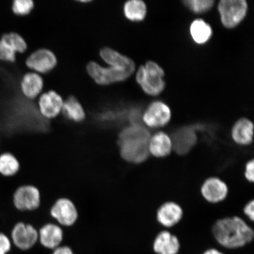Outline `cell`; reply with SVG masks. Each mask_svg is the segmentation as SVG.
<instances>
[{
  "mask_svg": "<svg viewBox=\"0 0 254 254\" xmlns=\"http://www.w3.org/2000/svg\"><path fill=\"white\" fill-rule=\"evenodd\" d=\"M1 40L10 47L15 53H23L27 49L26 41L18 33L4 34L1 37Z\"/></svg>",
  "mask_w": 254,
  "mask_h": 254,
  "instance_id": "25",
  "label": "cell"
},
{
  "mask_svg": "<svg viewBox=\"0 0 254 254\" xmlns=\"http://www.w3.org/2000/svg\"><path fill=\"white\" fill-rule=\"evenodd\" d=\"M49 214L52 221L63 228L74 227L79 217L77 205L72 199L66 196L56 199L50 206Z\"/></svg>",
  "mask_w": 254,
  "mask_h": 254,
  "instance_id": "5",
  "label": "cell"
},
{
  "mask_svg": "<svg viewBox=\"0 0 254 254\" xmlns=\"http://www.w3.org/2000/svg\"><path fill=\"white\" fill-rule=\"evenodd\" d=\"M211 232L216 243L225 250L242 249L254 241L253 228L237 216L215 221Z\"/></svg>",
  "mask_w": 254,
  "mask_h": 254,
  "instance_id": "1",
  "label": "cell"
},
{
  "mask_svg": "<svg viewBox=\"0 0 254 254\" xmlns=\"http://www.w3.org/2000/svg\"><path fill=\"white\" fill-rule=\"evenodd\" d=\"M190 34L196 44H204L211 39L212 30L208 23L201 19H198L190 24Z\"/></svg>",
  "mask_w": 254,
  "mask_h": 254,
  "instance_id": "23",
  "label": "cell"
},
{
  "mask_svg": "<svg viewBox=\"0 0 254 254\" xmlns=\"http://www.w3.org/2000/svg\"><path fill=\"white\" fill-rule=\"evenodd\" d=\"M201 193L206 201L216 204L227 198L228 187L227 184L219 178L209 177L203 183Z\"/></svg>",
  "mask_w": 254,
  "mask_h": 254,
  "instance_id": "12",
  "label": "cell"
},
{
  "mask_svg": "<svg viewBox=\"0 0 254 254\" xmlns=\"http://www.w3.org/2000/svg\"><path fill=\"white\" fill-rule=\"evenodd\" d=\"M10 239L18 249L30 250L39 243V230L31 222L18 221L12 228Z\"/></svg>",
  "mask_w": 254,
  "mask_h": 254,
  "instance_id": "7",
  "label": "cell"
},
{
  "mask_svg": "<svg viewBox=\"0 0 254 254\" xmlns=\"http://www.w3.org/2000/svg\"><path fill=\"white\" fill-rule=\"evenodd\" d=\"M63 103L62 97L56 92H47L40 98L39 105L40 113L44 119H55L61 112Z\"/></svg>",
  "mask_w": 254,
  "mask_h": 254,
  "instance_id": "16",
  "label": "cell"
},
{
  "mask_svg": "<svg viewBox=\"0 0 254 254\" xmlns=\"http://www.w3.org/2000/svg\"><path fill=\"white\" fill-rule=\"evenodd\" d=\"M57 64L56 57L52 51L40 49L28 57L26 65L28 68L41 73H47L53 70Z\"/></svg>",
  "mask_w": 254,
  "mask_h": 254,
  "instance_id": "13",
  "label": "cell"
},
{
  "mask_svg": "<svg viewBox=\"0 0 254 254\" xmlns=\"http://www.w3.org/2000/svg\"><path fill=\"white\" fill-rule=\"evenodd\" d=\"M43 79L36 73L28 72L23 76L21 81L22 93L28 98L34 99L43 88Z\"/></svg>",
  "mask_w": 254,
  "mask_h": 254,
  "instance_id": "20",
  "label": "cell"
},
{
  "mask_svg": "<svg viewBox=\"0 0 254 254\" xmlns=\"http://www.w3.org/2000/svg\"><path fill=\"white\" fill-rule=\"evenodd\" d=\"M183 2L190 10L196 14L204 13L213 7L214 4V1L211 0H187Z\"/></svg>",
  "mask_w": 254,
  "mask_h": 254,
  "instance_id": "26",
  "label": "cell"
},
{
  "mask_svg": "<svg viewBox=\"0 0 254 254\" xmlns=\"http://www.w3.org/2000/svg\"><path fill=\"white\" fill-rule=\"evenodd\" d=\"M245 177L250 183L254 181V159L247 162L245 167Z\"/></svg>",
  "mask_w": 254,
  "mask_h": 254,
  "instance_id": "30",
  "label": "cell"
},
{
  "mask_svg": "<svg viewBox=\"0 0 254 254\" xmlns=\"http://www.w3.org/2000/svg\"><path fill=\"white\" fill-rule=\"evenodd\" d=\"M244 248H250V249H252L254 250V248L252 246H247ZM242 249H243V248H242ZM238 250H240V249H238ZM236 250H235L234 252L233 253H232L231 254H233L234 253L236 252Z\"/></svg>",
  "mask_w": 254,
  "mask_h": 254,
  "instance_id": "34",
  "label": "cell"
},
{
  "mask_svg": "<svg viewBox=\"0 0 254 254\" xmlns=\"http://www.w3.org/2000/svg\"><path fill=\"white\" fill-rule=\"evenodd\" d=\"M11 201L18 212L31 213L39 210L42 205V193L36 185L25 183L15 189Z\"/></svg>",
  "mask_w": 254,
  "mask_h": 254,
  "instance_id": "4",
  "label": "cell"
},
{
  "mask_svg": "<svg viewBox=\"0 0 254 254\" xmlns=\"http://www.w3.org/2000/svg\"><path fill=\"white\" fill-rule=\"evenodd\" d=\"M16 60V53L4 41L0 39V61L14 63Z\"/></svg>",
  "mask_w": 254,
  "mask_h": 254,
  "instance_id": "28",
  "label": "cell"
},
{
  "mask_svg": "<svg viewBox=\"0 0 254 254\" xmlns=\"http://www.w3.org/2000/svg\"><path fill=\"white\" fill-rule=\"evenodd\" d=\"M124 13L130 21H141L147 14V6L141 0H130L124 6Z\"/></svg>",
  "mask_w": 254,
  "mask_h": 254,
  "instance_id": "24",
  "label": "cell"
},
{
  "mask_svg": "<svg viewBox=\"0 0 254 254\" xmlns=\"http://www.w3.org/2000/svg\"><path fill=\"white\" fill-rule=\"evenodd\" d=\"M151 134L141 125H131L119 135V154L123 160L133 164L144 163L149 157Z\"/></svg>",
  "mask_w": 254,
  "mask_h": 254,
  "instance_id": "2",
  "label": "cell"
},
{
  "mask_svg": "<svg viewBox=\"0 0 254 254\" xmlns=\"http://www.w3.org/2000/svg\"><path fill=\"white\" fill-rule=\"evenodd\" d=\"M173 151L180 155H186L197 142L195 127H184L176 130L171 136Z\"/></svg>",
  "mask_w": 254,
  "mask_h": 254,
  "instance_id": "11",
  "label": "cell"
},
{
  "mask_svg": "<svg viewBox=\"0 0 254 254\" xmlns=\"http://www.w3.org/2000/svg\"><path fill=\"white\" fill-rule=\"evenodd\" d=\"M244 214L249 217L250 220L252 222L254 220V201L252 199V201L248 202L244 208Z\"/></svg>",
  "mask_w": 254,
  "mask_h": 254,
  "instance_id": "31",
  "label": "cell"
},
{
  "mask_svg": "<svg viewBox=\"0 0 254 254\" xmlns=\"http://www.w3.org/2000/svg\"><path fill=\"white\" fill-rule=\"evenodd\" d=\"M52 254H75L71 247L62 245L52 251Z\"/></svg>",
  "mask_w": 254,
  "mask_h": 254,
  "instance_id": "32",
  "label": "cell"
},
{
  "mask_svg": "<svg viewBox=\"0 0 254 254\" xmlns=\"http://www.w3.org/2000/svg\"><path fill=\"white\" fill-rule=\"evenodd\" d=\"M164 75V69L157 63L150 61L138 68L136 80L146 94L157 96L164 91L166 86L163 79Z\"/></svg>",
  "mask_w": 254,
  "mask_h": 254,
  "instance_id": "3",
  "label": "cell"
},
{
  "mask_svg": "<svg viewBox=\"0 0 254 254\" xmlns=\"http://www.w3.org/2000/svg\"><path fill=\"white\" fill-rule=\"evenodd\" d=\"M171 118V110L167 104L156 101L152 103L142 116L145 125L150 128H160L166 126Z\"/></svg>",
  "mask_w": 254,
  "mask_h": 254,
  "instance_id": "10",
  "label": "cell"
},
{
  "mask_svg": "<svg viewBox=\"0 0 254 254\" xmlns=\"http://www.w3.org/2000/svg\"><path fill=\"white\" fill-rule=\"evenodd\" d=\"M100 55L110 66L125 69L135 67V64L131 59L111 48H103L100 50Z\"/></svg>",
  "mask_w": 254,
  "mask_h": 254,
  "instance_id": "19",
  "label": "cell"
},
{
  "mask_svg": "<svg viewBox=\"0 0 254 254\" xmlns=\"http://www.w3.org/2000/svg\"><path fill=\"white\" fill-rule=\"evenodd\" d=\"M182 206L177 203L168 201L164 203L157 211V220L161 226L171 229L179 223L183 217Z\"/></svg>",
  "mask_w": 254,
  "mask_h": 254,
  "instance_id": "14",
  "label": "cell"
},
{
  "mask_svg": "<svg viewBox=\"0 0 254 254\" xmlns=\"http://www.w3.org/2000/svg\"><path fill=\"white\" fill-rule=\"evenodd\" d=\"M62 111L63 115L71 122L79 123L83 122L85 119V113L83 107L74 97H69L63 103Z\"/></svg>",
  "mask_w": 254,
  "mask_h": 254,
  "instance_id": "22",
  "label": "cell"
},
{
  "mask_svg": "<svg viewBox=\"0 0 254 254\" xmlns=\"http://www.w3.org/2000/svg\"><path fill=\"white\" fill-rule=\"evenodd\" d=\"M248 4L245 0H222L218 4L222 24L227 28H233L244 20Z\"/></svg>",
  "mask_w": 254,
  "mask_h": 254,
  "instance_id": "8",
  "label": "cell"
},
{
  "mask_svg": "<svg viewBox=\"0 0 254 254\" xmlns=\"http://www.w3.org/2000/svg\"><path fill=\"white\" fill-rule=\"evenodd\" d=\"M148 150L150 155L156 158L168 156L173 151L171 136L164 132H158L151 136L149 141Z\"/></svg>",
  "mask_w": 254,
  "mask_h": 254,
  "instance_id": "17",
  "label": "cell"
},
{
  "mask_svg": "<svg viewBox=\"0 0 254 254\" xmlns=\"http://www.w3.org/2000/svg\"><path fill=\"white\" fill-rule=\"evenodd\" d=\"M12 242L7 234L0 233V254H7L10 252Z\"/></svg>",
  "mask_w": 254,
  "mask_h": 254,
  "instance_id": "29",
  "label": "cell"
},
{
  "mask_svg": "<svg viewBox=\"0 0 254 254\" xmlns=\"http://www.w3.org/2000/svg\"><path fill=\"white\" fill-rule=\"evenodd\" d=\"M202 254H224L221 251L215 249V248H211L205 251Z\"/></svg>",
  "mask_w": 254,
  "mask_h": 254,
  "instance_id": "33",
  "label": "cell"
},
{
  "mask_svg": "<svg viewBox=\"0 0 254 254\" xmlns=\"http://www.w3.org/2000/svg\"><path fill=\"white\" fill-rule=\"evenodd\" d=\"M180 248L179 238L168 230L159 231L152 243V250L156 254H178Z\"/></svg>",
  "mask_w": 254,
  "mask_h": 254,
  "instance_id": "15",
  "label": "cell"
},
{
  "mask_svg": "<svg viewBox=\"0 0 254 254\" xmlns=\"http://www.w3.org/2000/svg\"><path fill=\"white\" fill-rule=\"evenodd\" d=\"M39 243L44 249L53 250L62 245L64 229L53 221H47L38 228Z\"/></svg>",
  "mask_w": 254,
  "mask_h": 254,
  "instance_id": "9",
  "label": "cell"
},
{
  "mask_svg": "<svg viewBox=\"0 0 254 254\" xmlns=\"http://www.w3.org/2000/svg\"><path fill=\"white\" fill-rule=\"evenodd\" d=\"M21 169L20 160L11 152L6 151L0 154V175L5 178L17 176Z\"/></svg>",
  "mask_w": 254,
  "mask_h": 254,
  "instance_id": "21",
  "label": "cell"
},
{
  "mask_svg": "<svg viewBox=\"0 0 254 254\" xmlns=\"http://www.w3.org/2000/svg\"><path fill=\"white\" fill-rule=\"evenodd\" d=\"M253 136V123L249 119L238 120L232 128L231 137L238 145L247 146L252 144Z\"/></svg>",
  "mask_w": 254,
  "mask_h": 254,
  "instance_id": "18",
  "label": "cell"
},
{
  "mask_svg": "<svg viewBox=\"0 0 254 254\" xmlns=\"http://www.w3.org/2000/svg\"><path fill=\"white\" fill-rule=\"evenodd\" d=\"M135 69V67L127 69L113 66L103 67L94 62L89 63L87 66L88 74L97 84L101 85L125 81L134 73Z\"/></svg>",
  "mask_w": 254,
  "mask_h": 254,
  "instance_id": "6",
  "label": "cell"
},
{
  "mask_svg": "<svg viewBox=\"0 0 254 254\" xmlns=\"http://www.w3.org/2000/svg\"><path fill=\"white\" fill-rule=\"evenodd\" d=\"M34 2L31 0H15L12 2V10L19 16L29 14L34 8Z\"/></svg>",
  "mask_w": 254,
  "mask_h": 254,
  "instance_id": "27",
  "label": "cell"
}]
</instances>
